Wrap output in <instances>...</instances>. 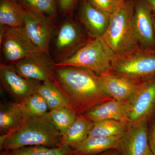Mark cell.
Segmentation results:
<instances>
[{"mask_svg": "<svg viewBox=\"0 0 155 155\" xmlns=\"http://www.w3.org/2000/svg\"><path fill=\"white\" fill-rule=\"evenodd\" d=\"M53 82L63 92L78 116L83 115L99 104L113 100L103 90L99 76L87 69L55 66Z\"/></svg>", "mask_w": 155, "mask_h": 155, "instance_id": "6da1fadb", "label": "cell"}, {"mask_svg": "<svg viewBox=\"0 0 155 155\" xmlns=\"http://www.w3.org/2000/svg\"><path fill=\"white\" fill-rule=\"evenodd\" d=\"M62 135L48 116H35L26 113L24 121L11 133L0 136L1 151L28 146H61Z\"/></svg>", "mask_w": 155, "mask_h": 155, "instance_id": "7a4b0ae2", "label": "cell"}, {"mask_svg": "<svg viewBox=\"0 0 155 155\" xmlns=\"http://www.w3.org/2000/svg\"><path fill=\"white\" fill-rule=\"evenodd\" d=\"M116 54L102 38H91L73 55L54 65L83 68L101 76L110 73Z\"/></svg>", "mask_w": 155, "mask_h": 155, "instance_id": "3957f363", "label": "cell"}, {"mask_svg": "<svg viewBox=\"0 0 155 155\" xmlns=\"http://www.w3.org/2000/svg\"><path fill=\"white\" fill-rule=\"evenodd\" d=\"M134 5V0H126L110 14L107 28L102 38L116 54L138 45L133 27Z\"/></svg>", "mask_w": 155, "mask_h": 155, "instance_id": "277c9868", "label": "cell"}, {"mask_svg": "<svg viewBox=\"0 0 155 155\" xmlns=\"http://www.w3.org/2000/svg\"><path fill=\"white\" fill-rule=\"evenodd\" d=\"M110 73L140 83L155 77V49L136 46L116 54Z\"/></svg>", "mask_w": 155, "mask_h": 155, "instance_id": "5b68a950", "label": "cell"}, {"mask_svg": "<svg viewBox=\"0 0 155 155\" xmlns=\"http://www.w3.org/2000/svg\"><path fill=\"white\" fill-rule=\"evenodd\" d=\"M72 16L66 17L54 33L53 53L54 63L70 58L92 38Z\"/></svg>", "mask_w": 155, "mask_h": 155, "instance_id": "8992f818", "label": "cell"}, {"mask_svg": "<svg viewBox=\"0 0 155 155\" xmlns=\"http://www.w3.org/2000/svg\"><path fill=\"white\" fill-rule=\"evenodd\" d=\"M0 44L6 64H14L44 53L31 41L23 26L0 27Z\"/></svg>", "mask_w": 155, "mask_h": 155, "instance_id": "52a82bcc", "label": "cell"}, {"mask_svg": "<svg viewBox=\"0 0 155 155\" xmlns=\"http://www.w3.org/2000/svg\"><path fill=\"white\" fill-rule=\"evenodd\" d=\"M125 103L127 122H150L155 115V77L140 84Z\"/></svg>", "mask_w": 155, "mask_h": 155, "instance_id": "ba28073f", "label": "cell"}, {"mask_svg": "<svg viewBox=\"0 0 155 155\" xmlns=\"http://www.w3.org/2000/svg\"><path fill=\"white\" fill-rule=\"evenodd\" d=\"M22 5L25 32L39 49L51 56L50 45L54 33L55 21Z\"/></svg>", "mask_w": 155, "mask_h": 155, "instance_id": "9c48e42d", "label": "cell"}, {"mask_svg": "<svg viewBox=\"0 0 155 155\" xmlns=\"http://www.w3.org/2000/svg\"><path fill=\"white\" fill-rule=\"evenodd\" d=\"M0 81L3 88L18 103L36 92L41 83L22 77L14 65L3 62L0 64Z\"/></svg>", "mask_w": 155, "mask_h": 155, "instance_id": "30bf717a", "label": "cell"}, {"mask_svg": "<svg viewBox=\"0 0 155 155\" xmlns=\"http://www.w3.org/2000/svg\"><path fill=\"white\" fill-rule=\"evenodd\" d=\"M149 122H128L116 149L119 155H144L149 150Z\"/></svg>", "mask_w": 155, "mask_h": 155, "instance_id": "8fae6325", "label": "cell"}, {"mask_svg": "<svg viewBox=\"0 0 155 155\" xmlns=\"http://www.w3.org/2000/svg\"><path fill=\"white\" fill-rule=\"evenodd\" d=\"M153 16L144 0H134L133 23L134 34L139 46L155 49Z\"/></svg>", "mask_w": 155, "mask_h": 155, "instance_id": "7c38bea8", "label": "cell"}, {"mask_svg": "<svg viewBox=\"0 0 155 155\" xmlns=\"http://www.w3.org/2000/svg\"><path fill=\"white\" fill-rule=\"evenodd\" d=\"M13 65L19 75L26 79L39 82L54 81V62L51 56L44 53L24 59Z\"/></svg>", "mask_w": 155, "mask_h": 155, "instance_id": "4fadbf2b", "label": "cell"}, {"mask_svg": "<svg viewBox=\"0 0 155 155\" xmlns=\"http://www.w3.org/2000/svg\"><path fill=\"white\" fill-rule=\"evenodd\" d=\"M78 17L87 34L92 38H98L105 33L110 14L98 8L87 0H79Z\"/></svg>", "mask_w": 155, "mask_h": 155, "instance_id": "5bb4252c", "label": "cell"}, {"mask_svg": "<svg viewBox=\"0 0 155 155\" xmlns=\"http://www.w3.org/2000/svg\"><path fill=\"white\" fill-rule=\"evenodd\" d=\"M99 79L105 92L113 99L122 102L127 101L140 83L113 73L101 75Z\"/></svg>", "mask_w": 155, "mask_h": 155, "instance_id": "9a60e30c", "label": "cell"}, {"mask_svg": "<svg viewBox=\"0 0 155 155\" xmlns=\"http://www.w3.org/2000/svg\"><path fill=\"white\" fill-rule=\"evenodd\" d=\"M26 112L20 103L2 102L0 104V134L11 133L22 124Z\"/></svg>", "mask_w": 155, "mask_h": 155, "instance_id": "2e32d148", "label": "cell"}, {"mask_svg": "<svg viewBox=\"0 0 155 155\" xmlns=\"http://www.w3.org/2000/svg\"><path fill=\"white\" fill-rule=\"evenodd\" d=\"M83 115L94 122L107 119H114L128 122L126 118L125 102H122L114 99L94 106Z\"/></svg>", "mask_w": 155, "mask_h": 155, "instance_id": "e0dca14e", "label": "cell"}, {"mask_svg": "<svg viewBox=\"0 0 155 155\" xmlns=\"http://www.w3.org/2000/svg\"><path fill=\"white\" fill-rule=\"evenodd\" d=\"M94 123L84 115L78 116L75 122L62 137L61 146L75 149L88 137Z\"/></svg>", "mask_w": 155, "mask_h": 155, "instance_id": "ac0fdd59", "label": "cell"}, {"mask_svg": "<svg viewBox=\"0 0 155 155\" xmlns=\"http://www.w3.org/2000/svg\"><path fill=\"white\" fill-rule=\"evenodd\" d=\"M121 136L110 137H88L74 150L77 155H97L116 149Z\"/></svg>", "mask_w": 155, "mask_h": 155, "instance_id": "d6986e66", "label": "cell"}, {"mask_svg": "<svg viewBox=\"0 0 155 155\" xmlns=\"http://www.w3.org/2000/svg\"><path fill=\"white\" fill-rule=\"evenodd\" d=\"M24 25L22 5L18 0L0 1V27L15 28Z\"/></svg>", "mask_w": 155, "mask_h": 155, "instance_id": "ffe728a7", "label": "cell"}, {"mask_svg": "<svg viewBox=\"0 0 155 155\" xmlns=\"http://www.w3.org/2000/svg\"><path fill=\"white\" fill-rule=\"evenodd\" d=\"M37 91L45 100L49 110L61 108H71L63 92L51 81L41 82L38 87Z\"/></svg>", "mask_w": 155, "mask_h": 155, "instance_id": "44dd1931", "label": "cell"}, {"mask_svg": "<svg viewBox=\"0 0 155 155\" xmlns=\"http://www.w3.org/2000/svg\"><path fill=\"white\" fill-rule=\"evenodd\" d=\"M128 122L107 119L94 122L88 137H110L121 136L127 128Z\"/></svg>", "mask_w": 155, "mask_h": 155, "instance_id": "7402d4cb", "label": "cell"}, {"mask_svg": "<svg viewBox=\"0 0 155 155\" xmlns=\"http://www.w3.org/2000/svg\"><path fill=\"white\" fill-rule=\"evenodd\" d=\"M0 155H77L74 150L68 147H49L43 146H34L11 150L1 151Z\"/></svg>", "mask_w": 155, "mask_h": 155, "instance_id": "603a6c76", "label": "cell"}, {"mask_svg": "<svg viewBox=\"0 0 155 155\" xmlns=\"http://www.w3.org/2000/svg\"><path fill=\"white\" fill-rule=\"evenodd\" d=\"M48 116L62 137L75 122L78 115L72 108L64 107L49 110Z\"/></svg>", "mask_w": 155, "mask_h": 155, "instance_id": "cb8c5ba5", "label": "cell"}, {"mask_svg": "<svg viewBox=\"0 0 155 155\" xmlns=\"http://www.w3.org/2000/svg\"><path fill=\"white\" fill-rule=\"evenodd\" d=\"M19 2L38 13L57 21V0H18Z\"/></svg>", "mask_w": 155, "mask_h": 155, "instance_id": "d4e9b609", "label": "cell"}, {"mask_svg": "<svg viewBox=\"0 0 155 155\" xmlns=\"http://www.w3.org/2000/svg\"><path fill=\"white\" fill-rule=\"evenodd\" d=\"M20 103L27 113L35 116H45L48 113V110H49L45 100L37 91Z\"/></svg>", "mask_w": 155, "mask_h": 155, "instance_id": "484cf974", "label": "cell"}, {"mask_svg": "<svg viewBox=\"0 0 155 155\" xmlns=\"http://www.w3.org/2000/svg\"><path fill=\"white\" fill-rule=\"evenodd\" d=\"M98 8L109 14L118 8L126 0H87Z\"/></svg>", "mask_w": 155, "mask_h": 155, "instance_id": "4316f807", "label": "cell"}, {"mask_svg": "<svg viewBox=\"0 0 155 155\" xmlns=\"http://www.w3.org/2000/svg\"><path fill=\"white\" fill-rule=\"evenodd\" d=\"M79 0H57L58 12L63 17L72 15Z\"/></svg>", "mask_w": 155, "mask_h": 155, "instance_id": "83f0119b", "label": "cell"}, {"mask_svg": "<svg viewBox=\"0 0 155 155\" xmlns=\"http://www.w3.org/2000/svg\"><path fill=\"white\" fill-rule=\"evenodd\" d=\"M149 144L153 155H155V115L149 122Z\"/></svg>", "mask_w": 155, "mask_h": 155, "instance_id": "f1b7e54d", "label": "cell"}, {"mask_svg": "<svg viewBox=\"0 0 155 155\" xmlns=\"http://www.w3.org/2000/svg\"><path fill=\"white\" fill-rule=\"evenodd\" d=\"M155 15V0H144Z\"/></svg>", "mask_w": 155, "mask_h": 155, "instance_id": "f546056e", "label": "cell"}, {"mask_svg": "<svg viewBox=\"0 0 155 155\" xmlns=\"http://www.w3.org/2000/svg\"><path fill=\"white\" fill-rule=\"evenodd\" d=\"M97 155H119L116 149H113L107 151L105 152L102 153Z\"/></svg>", "mask_w": 155, "mask_h": 155, "instance_id": "4dcf8cb0", "label": "cell"}, {"mask_svg": "<svg viewBox=\"0 0 155 155\" xmlns=\"http://www.w3.org/2000/svg\"><path fill=\"white\" fill-rule=\"evenodd\" d=\"M153 25H154V37L155 40V15L154 14L153 16Z\"/></svg>", "mask_w": 155, "mask_h": 155, "instance_id": "1f68e13d", "label": "cell"}, {"mask_svg": "<svg viewBox=\"0 0 155 155\" xmlns=\"http://www.w3.org/2000/svg\"><path fill=\"white\" fill-rule=\"evenodd\" d=\"M144 155H153V154L151 151L150 150H149Z\"/></svg>", "mask_w": 155, "mask_h": 155, "instance_id": "d6a6232c", "label": "cell"}]
</instances>
